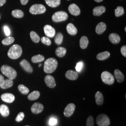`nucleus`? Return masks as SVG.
<instances>
[{
  "mask_svg": "<svg viewBox=\"0 0 126 126\" xmlns=\"http://www.w3.org/2000/svg\"><path fill=\"white\" fill-rule=\"evenodd\" d=\"M44 30L46 36L48 37L52 38L55 36V30L50 25H46L44 28Z\"/></svg>",
  "mask_w": 126,
  "mask_h": 126,
  "instance_id": "nucleus-10",
  "label": "nucleus"
},
{
  "mask_svg": "<svg viewBox=\"0 0 126 126\" xmlns=\"http://www.w3.org/2000/svg\"><path fill=\"white\" fill-rule=\"evenodd\" d=\"M41 66V64H40L39 65V67H40Z\"/></svg>",
  "mask_w": 126,
  "mask_h": 126,
  "instance_id": "nucleus-47",
  "label": "nucleus"
},
{
  "mask_svg": "<svg viewBox=\"0 0 126 126\" xmlns=\"http://www.w3.org/2000/svg\"><path fill=\"white\" fill-rule=\"evenodd\" d=\"M89 41L88 38L86 36H82L79 41L80 47L82 49H85L88 45Z\"/></svg>",
  "mask_w": 126,
  "mask_h": 126,
  "instance_id": "nucleus-24",
  "label": "nucleus"
},
{
  "mask_svg": "<svg viewBox=\"0 0 126 126\" xmlns=\"http://www.w3.org/2000/svg\"><path fill=\"white\" fill-rule=\"evenodd\" d=\"M28 126V125H26V126Z\"/></svg>",
  "mask_w": 126,
  "mask_h": 126,
  "instance_id": "nucleus-49",
  "label": "nucleus"
},
{
  "mask_svg": "<svg viewBox=\"0 0 126 126\" xmlns=\"http://www.w3.org/2000/svg\"></svg>",
  "mask_w": 126,
  "mask_h": 126,
  "instance_id": "nucleus-50",
  "label": "nucleus"
},
{
  "mask_svg": "<svg viewBox=\"0 0 126 126\" xmlns=\"http://www.w3.org/2000/svg\"><path fill=\"white\" fill-rule=\"evenodd\" d=\"M121 53H122V55L126 57V45H124V46H123L121 48Z\"/></svg>",
  "mask_w": 126,
  "mask_h": 126,
  "instance_id": "nucleus-42",
  "label": "nucleus"
},
{
  "mask_svg": "<svg viewBox=\"0 0 126 126\" xmlns=\"http://www.w3.org/2000/svg\"><path fill=\"white\" fill-rule=\"evenodd\" d=\"M63 40V34L61 33H58L55 38V42L57 45H60L62 43Z\"/></svg>",
  "mask_w": 126,
  "mask_h": 126,
  "instance_id": "nucleus-32",
  "label": "nucleus"
},
{
  "mask_svg": "<svg viewBox=\"0 0 126 126\" xmlns=\"http://www.w3.org/2000/svg\"><path fill=\"white\" fill-rule=\"evenodd\" d=\"M24 117V113L23 112H20L18 113L17 117L16 118V121L17 122H21L23 121Z\"/></svg>",
  "mask_w": 126,
  "mask_h": 126,
  "instance_id": "nucleus-38",
  "label": "nucleus"
},
{
  "mask_svg": "<svg viewBox=\"0 0 126 126\" xmlns=\"http://www.w3.org/2000/svg\"><path fill=\"white\" fill-rule=\"evenodd\" d=\"M3 29H4V32L6 36H9V35H10V31L9 30V28L7 26L5 25L3 27Z\"/></svg>",
  "mask_w": 126,
  "mask_h": 126,
  "instance_id": "nucleus-41",
  "label": "nucleus"
},
{
  "mask_svg": "<svg viewBox=\"0 0 126 126\" xmlns=\"http://www.w3.org/2000/svg\"></svg>",
  "mask_w": 126,
  "mask_h": 126,
  "instance_id": "nucleus-51",
  "label": "nucleus"
},
{
  "mask_svg": "<svg viewBox=\"0 0 126 126\" xmlns=\"http://www.w3.org/2000/svg\"><path fill=\"white\" fill-rule=\"evenodd\" d=\"M67 13L64 11H58L53 14L52 16V21L55 23H59L65 21L67 19Z\"/></svg>",
  "mask_w": 126,
  "mask_h": 126,
  "instance_id": "nucleus-5",
  "label": "nucleus"
},
{
  "mask_svg": "<svg viewBox=\"0 0 126 126\" xmlns=\"http://www.w3.org/2000/svg\"><path fill=\"white\" fill-rule=\"evenodd\" d=\"M29 0H20V2L23 5L27 4V3L28 2Z\"/></svg>",
  "mask_w": 126,
  "mask_h": 126,
  "instance_id": "nucleus-43",
  "label": "nucleus"
},
{
  "mask_svg": "<svg viewBox=\"0 0 126 126\" xmlns=\"http://www.w3.org/2000/svg\"><path fill=\"white\" fill-rule=\"evenodd\" d=\"M13 85V81L9 79H4L0 84V87L2 89H7L11 87Z\"/></svg>",
  "mask_w": 126,
  "mask_h": 126,
  "instance_id": "nucleus-16",
  "label": "nucleus"
},
{
  "mask_svg": "<svg viewBox=\"0 0 126 126\" xmlns=\"http://www.w3.org/2000/svg\"><path fill=\"white\" fill-rule=\"evenodd\" d=\"M114 76L119 83H122L124 80V76L119 70L116 69L114 72Z\"/></svg>",
  "mask_w": 126,
  "mask_h": 126,
  "instance_id": "nucleus-22",
  "label": "nucleus"
},
{
  "mask_svg": "<svg viewBox=\"0 0 126 126\" xmlns=\"http://www.w3.org/2000/svg\"><path fill=\"white\" fill-rule=\"evenodd\" d=\"M0 113L3 117H7L9 114V108L5 105H1L0 106Z\"/></svg>",
  "mask_w": 126,
  "mask_h": 126,
  "instance_id": "nucleus-23",
  "label": "nucleus"
},
{
  "mask_svg": "<svg viewBox=\"0 0 126 126\" xmlns=\"http://www.w3.org/2000/svg\"><path fill=\"white\" fill-rule=\"evenodd\" d=\"M45 81L47 86L50 88H53L56 86L54 77L51 75H46L45 78Z\"/></svg>",
  "mask_w": 126,
  "mask_h": 126,
  "instance_id": "nucleus-11",
  "label": "nucleus"
},
{
  "mask_svg": "<svg viewBox=\"0 0 126 126\" xmlns=\"http://www.w3.org/2000/svg\"><path fill=\"white\" fill-rule=\"evenodd\" d=\"M12 16L15 18H22L24 16V13L21 10L16 9L12 12Z\"/></svg>",
  "mask_w": 126,
  "mask_h": 126,
  "instance_id": "nucleus-30",
  "label": "nucleus"
},
{
  "mask_svg": "<svg viewBox=\"0 0 126 126\" xmlns=\"http://www.w3.org/2000/svg\"><path fill=\"white\" fill-rule=\"evenodd\" d=\"M18 88L19 91L23 94H27L30 92V90L27 87L22 84L18 86Z\"/></svg>",
  "mask_w": 126,
  "mask_h": 126,
  "instance_id": "nucleus-34",
  "label": "nucleus"
},
{
  "mask_svg": "<svg viewBox=\"0 0 126 126\" xmlns=\"http://www.w3.org/2000/svg\"><path fill=\"white\" fill-rule=\"evenodd\" d=\"M22 47L18 45H12L8 52V56L10 59H16L20 58L22 54Z\"/></svg>",
  "mask_w": 126,
  "mask_h": 126,
  "instance_id": "nucleus-2",
  "label": "nucleus"
},
{
  "mask_svg": "<svg viewBox=\"0 0 126 126\" xmlns=\"http://www.w3.org/2000/svg\"><path fill=\"white\" fill-rule=\"evenodd\" d=\"M1 99L5 102L11 103L15 100V97L12 94L6 93L1 95Z\"/></svg>",
  "mask_w": 126,
  "mask_h": 126,
  "instance_id": "nucleus-13",
  "label": "nucleus"
},
{
  "mask_svg": "<svg viewBox=\"0 0 126 126\" xmlns=\"http://www.w3.org/2000/svg\"><path fill=\"white\" fill-rule=\"evenodd\" d=\"M109 39L110 42L114 44L119 43L121 41L120 36L116 33H111L110 34L109 36Z\"/></svg>",
  "mask_w": 126,
  "mask_h": 126,
  "instance_id": "nucleus-21",
  "label": "nucleus"
},
{
  "mask_svg": "<svg viewBox=\"0 0 126 126\" xmlns=\"http://www.w3.org/2000/svg\"><path fill=\"white\" fill-rule=\"evenodd\" d=\"M83 67V63L82 62H79L77 63L75 69L77 72H80Z\"/></svg>",
  "mask_w": 126,
  "mask_h": 126,
  "instance_id": "nucleus-39",
  "label": "nucleus"
},
{
  "mask_svg": "<svg viewBox=\"0 0 126 126\" xmlns=\"http://www.w3.org/2000/svg\"><path fill=\"white\" fill-rule=\"evenodd\" d=\"M45 57L42 55H37L32 57V61L34 63H39L44 61Z\"/></svg>",
  "mask_w": 126,
  "mask_h": 126,
  "instance_id": "nucleus-29",
  "label": "nucleus"
},
{
  "mask_svg": "<svg viewBox=\"0 0 126 126\" xmlns=\"http://www.w3.org/2000/svg\"><path fill=\"white\" fill-rule=\"evenodd\" d=\"M125 31L126 32V27H125Z\"/></svg>",
  "mask_w": 126,
  "mask_h": 126,
  "instance_id": "nucleus-48",
  "label": "nucleus"
},
{
  "mask_svg": "<svg viewBox=\"0 0 126 126\" xmlns=\"http://www.w3.org/2000/svg\"><path fill=\"white\" fill-rule=\"evenodd\" d=\"M96 121L99 126H109L110 124V121L108 116L104 113L98 115Z\"/></svg>",
  "mask_w": 126,
  "mask_h": 126,
  "instance_id": "nucleus-4",
  "label": "nucleus"
},
{
  "mask_svg": "<svg viewBox=\"0 0 126 126\" xmlns=\"http://www.w3.org/2000/svg\"><path fill=\"white\" fill-rule=\"evenodd\" d=\"M68 10L73 16H78L80 14V10L79 7L75 4H72L69 6Z\"/></svg>",
  "mask_w": 126,
  "mask_h": 126,
  "instance_id": "nucleus-12",
  "label": "nucleus"
},
{
  "mask_svg": "<svg viewBox=\"0 0 126 126\" xmlns=\"http://www.w3.org/2000/svg\"><path fill=\"white\" fill-rule=\"evenodd\" d=\"M58 64V61L56 59L52 58H49L45 62L44 71L46 73H51L56 70Z\"/></svg>",
  "mask_w": 126,
  "mask_h": 126,
  "instance_id": "nucleus-1",
  "label": "nucleus"
},
{
  "mask_svg": "<svg viewBox=\"0 0 126 126\" xmlns=\"http://www.w3.org/2000/svg\"><path fill=\"white\" fill-rule=\"evenodd\" d=\"M58 123V120L55 118H51L49 120V125L50 126H54L57 125Z\"/></svg>",
  "mask_w": 126,
  "mask_h": 126,
  "instance_id": "nucleus-40",
  "label": "nucleus"
},
{
  "mask_svg": "<svg viewBox=\"0 0 126 126\" xmlns=\"http://www.w3.org/2000/svg\"><path fill=\"white\" fill-rule=\"evenodd\" d=\"M94 118L90 115L89 117H88L87 121H86V126H94Z\"/></svg>",
  "mask_w": 126,
  "mask_h": 126,
  "instance_id": "nucleus-36",
  "label": "nucleus"
},
{
  "mask_svg": "<svg viewBox=\"0 0 126 126\" xmlns=\"http://www.w3.org/2000/svg\"><path fill=\"white\" fill-rule=\"evenodd\" d=\"M20 64L26 72L29 73H32L33 72V68L32 67L30 63L26 60L23 59L21 61Z\"/></svg>",
  "mask_w": 126,
  "mask_h": 126,
  "instance_id": "nucleus-14",
  "label": "nucleus"
},
{
  "mask_svg": "<svg viewBox=\"0 0 126 126\" xmlns=\"http://www.w3.org/2000/svg\"><path fill=\"white\" fill-rule=\"evenodd\" d=\"M40 95V94L39 91H34L28 95V99L30 100H34L38 99Z\"/></svg>",
  "mask_w": 126,
  "mask_h": 126,
  "instance_id": "nucleus-28",
  "label": "nucleus"
},
{
  "mask_svg": "<svg viewBox=\"0 0 126 126\" xmlns=\"http://www.w3.org/2000/svg\"><path fill=\"white\" fill-rule=\"evenodd\" d=\"M30 36L32 41L35 43H37L40 41V37L37 35L36 32H35L32 31L31 32Z\"/></svg>",
  "mask_w": 126,
  "mask_h": 126,
  "instance_id": "nucleus-31",
  "label": "nucleus"
},
{
  "mask_svg": "<svg viewBox=\"0 0 126 126\" xmlns=\"http://www.w3.org/2000/svg\"><path fill=\"white\" fill-rule=\"evenodd\" d=\"M41 42H42V43H43L44 44H45V45L50 46L51 44V41L49 38H48L47 37H45V36L43 37L41 39Z\"/></svg>",
  "mask_w": 126,
  "mask_h": 126,
  "instance_id": "nucleus-37",
  "label": "nucleus"
},
{
  "mask_svg": "<svg viewBox=\"0 0 126 126\" xmlns=\"http://www.w3.org/2000/svg\"><path fill=\"white\" fill-rule=\"evenodd\" d=\"M95 98L96 103L98 105L101 106L103 104V95L101 92H100L99 91L97 92L95 95Z\"/></svg>",
  "mask_w": 126,
  "mask_h": 126,
  "instance_id": "nucleus-19",
  "label": "nucleus"
},
{
  "mask_svg": "<svg viewBox=\"0 0 126 126\" xmlns=\"http://www.w3.org/2000/svg\"><path fill=\"white\" fill-rule=\"evenodd\" d=\"M106 11V8L104 6L96 7L93 9V15L95 16H100Z\"/></svg>",
  "mask_w": 126,
  "mask_h": 126,
  "instance_id": "nucleus-18",
  "label": "nucleus"
},
{
  "mask_svg": "<svg viewBox=\"0 0 126 126\" xmlns=\"http://www.w3.org/2000/svg\"><path fill=\"white\" fill-rule=\"evenodd\" d=\"M101 78L105 84L108 85H112L114 82V77L111 73L107 71H105L101 73Z\"/></svg>",
  "mask_w": 126,
  "mask_h": 126,
  "instance_id": "nucleus-6",
  "label": "nucleus"
},
{
  "mask_svg": "<svg viewBox=\"0 0 126 126\" xmlns=\"http://www.w3.org/2000/svg\"><path fill=\"white\" fill-rule=\"evenodd\" d=\"M76 106L73 103H70L67 105L64 109L63 114L66 117H71L75 111Z\"/></svg>",
  "mask_w": 126,
  "mask_h": 126,
  "instance_id": "nucleus-8",
  "label": "nucleus"
},
{
  "mask_svg": "<svg viewBox=\"0 0 126 126\" xmlns=\"http://www.w3.org/2000/svg\"><path fill=\"white\" fill-rule=\"evenodd\" d=\"M6 2V0H0V7H1Z\"/></svg>",
  "mask_w": 126,
  "mask_h": 126,
  "instance_id": "nucleus-44",
  "label": "nucleus"
},
{
  "mask_svg": "<svg viewBox=\"0 0 126 126\" xmlns=\"http://www.w3.org/2000/svg\"><path fill=\"white\" fill-rule=\"evenodd\" d=\"M45 2L50 7L56 8L60 4V0H45Z\"/></svg>",
  "mask_w": 126,
  "mask_h": 126,
  "instance_id": "nucleus-25",
  "label": "nucleus"
},
{
  "mask_svg": "<svg viewBox=\"0 0 126 126\" xmlns=\"http://www.w3.org/2000/svg\"><path fill=\"white\" fill-rule=\"evenodd\" d=\"M65 77L69 80H75L78 78V74L73 70H68L65 73Z\"/></svg>",
  "mask_w": 126,
  "mask_h": 126,
  "instance_id": "nucleus-15",
  "label": "nucleus"
},
{
  "mask_svg": "<svg viewBox=\"0 0 126 126\" xmlns=\"http://www.w3.org/2000/svg\"><path fill=\"white\" fill-rule=\"evenodd\" d=\"M4 80V77L0 74V84Z\"/></svg>",
  "mask_w": 126,
  "mask_h": 126,
  "instance_id": "nucleus-45",
  "label": "nucleus"
},
{
  "mask_svg": "<svg viewBox=\"0 0 126 126\" xmlns=\"http://www.w3.org/2000/svg\"><path fill=\"white\" fill-rule=\"evenodd\" d=\"M56 54L59 58L64 57L66 53V49L62 47H59L56 50Z\"/></svg>",
  "mask_w": 126,
  "mask_h": 126,
  "instance_id": "nucleus-26",
  "label": "nucleus"
},
{
  "mask_svg": "<svg viewBox=\"0 0 126 126\" xmlns=\"http://www.w3.org/2000/svg\"><path fill=\"white\" fill-rule=\"evenodd\" d=\"M44 110V106L39 102H36L31 107V111L34 114H38Z\"/></svg>",
  "mask_w": 126,
  "mask_h": 126,
  "instance_id": "nucleus-9",
  "label": "nucleus"
},
{
  "mask_svg": "<svg viewBox=\"0 0 126 126\" xmlns=\"http://www.w3.org/2000/svg\"><path fill=\"white\" fill-rule=\"evenodd\" d=\"M46 8L43 5H33L30 9V12L33 15H38L44 13L46 11Z\"/></svg>",
  "mask_w": 126,
  "mask_h": 126,
  "instance_id": "nucleus-7",
  "label": "nucleus"
},
{
  "mask_svg": "<svg viewBox=\"0 0 126 126\" xmlns=\"http://www.w3.org/2000/svg\"><path fill=\"white\" fill-rule=\"evenodd\" d=\"M110 53L108 51H104L102 52L99 53L97 56V59L99 60H106L110 57Z\"/></svg>",
  "mask_w": 126,
  "mask_h": 126,
  "instance_id": "nucleus-27",
  "label": "nucleus"
},
{
  "mask_svg": "<svg viewBox=\"0 0 126 126\" xmlns=\"http://www.w3.org/2000/svg\"><path fill=\"white\" fill-rule=\"evenodd\" d=\"M94 0L97 2H100L102 1L103 0Z\"/></svg>",
  "mask_w": 126,
  "mask_h": 126,
  "instance_id": "nucleus-46",
  "label": "nucleus"
},
{
  "mask_svg": "<svg viewBox=\"0 0 126 126\" xmlns=\"http://www.w3.org/2000/svg\"><path fill=\"white\" fill-rule=\"evenodd\" d=\"M0 71L4 75L10 79H14L17 76V72L16 71L14 68L8 65H2L0 68Z\"/></svg>",
  "mask_w": 126,
  "mask_h": 126,
  "instance_id": "nucleus-3",
  "label": "nucleus"
},
{
  "mask_svg": "<svg viewBox=\"0 0 126 126\" xmlns=\"http://www.w3.org/2000/svg\"><path fill=\"white\" fill-rule=\"evenodd\" d=\"M66 30L68 34L74 36L77 33V29L75 26L71 23H70L68 24L66 27Z\"/></svg>",
  "mask_w": 126,
  "mask_h": 126,
  "instance_id": "nucleus-20",
  "label": "nucleus"
},
{
  "mask_svg": "<svg viewBox=\"0 0 126 126\" xmlns=\"http://www.w3.org/2000/svg\"><path fill=\"white\" fill-rule=\"evenodd\" d=\"M15 41L13 37L9 36L2 41V44L5 45H8L12 44Z\"/></svg>",
  "mask_w": 126,
  "mask_h": 126,
  "instance_id": "nucleus-33",
  "label": "nucleus"
},
{
  "mask_svg": "<svg viewBox=\"0 0 126 126\" xmlns=\"http://www.w3.org/2000/svg\"><path fill=\"white\" fill-rule=\"evenodd\" d=\"M124 14V9L121 6L118 7L115 10V15L116 17H119Z\"/></svg>",
  "mask_w": 126,
  "mask_h": 126,
  "instance_id": "nucleus-35",
  "label": "nucleus"
},
{
  "mask_svg": "<svg viewBox=\"0 0 126 126\" xmlns=\"http://www.w3.org/2000/svg\"><path fill=\"white\" fill-rule=\"evenodd\" d=\"M107 28L106 24L104 23L101 22L97 24L96 27L95 31L98 34H102L106 31Z\"/></svg>",
  "mask_w": 126,
  "mask_h": 126,
  "instance_id": "nucleus-17",
  "label": "nucleus"
}]
</instances>
